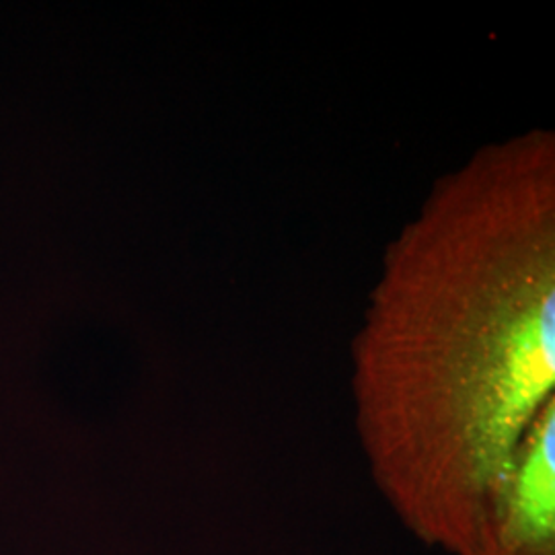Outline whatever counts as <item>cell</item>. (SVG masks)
I'll return each mask as SVG.
<instances>
[{
    "mask_svg": "<svg viewBox=\"0 0 555 555\" xmlns=\"http://www.w3.org/2000/svg\"><path fill=\"white\" fill-rule=\"evenodd\" d=\"M555 401L535 420L461 555H555Z\"/></svg>",
    "mask_w": 555,
    "mask_h": 555,
    "instance_id": "obj_2",
    "label": "cell"
},
{
    "mask_svg": "<svg viewBox=\"0 0 555 555\" xmlns=\"http://www.w3.org/2000/svg\"><path fill=\"white\" fill-rule=\"evenodd\" d=\"M554 387L555 139L533 130L438 181L358 332V424L420 535L465 547Z\"/></svg>",
    "mask_w": 555,
    "mask_h": 555,
    "instance_id": "obj_1",
    "label": "cell"
}]
</instances>
